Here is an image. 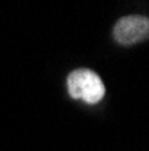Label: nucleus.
Instances as JSON below:
<instances>
[{
    "instance_id": "1",
    "label": "nucleus",
    "mask_w": 149,
    "mask_h": 151,
    "mask_svg": "<svg viewBox=\"0 0 149 151\" xmlns=\"http://www.w3.org/2000/svg\"><path fill=\"white\" fill-rule=\"evenodd\" d=\"M67 90L72 99H81L86 104L101 103L106 93L102 78L92 68L72 70L67 78Z\"/></svg>"
},
{
    "instance_id": "2",
    "label": "nucleus",
    "mask_w": 149,
    "mask_h": 151,
    "mask_svg": "<svg viewBox=\"0 0 149 151\" xmlns=\"http://www.w3.org/2000/svg\"><path fill=\"white\" fill-rule=\"evenodd\" d=\"M113 40L119 45L129 47L149 40V16L144 14H128L122 16L113 25Z\"/></svg>"
}]
</instances>
